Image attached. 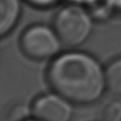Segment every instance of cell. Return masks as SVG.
Listing matches in <instances>:
<instances>
[{"label": "cell", "instance_id": "obj_8", "mask_svg": "<svg viewBox=\"0 0 121 121\" xmlns=\"http://www.w3.org/2000/svg\"><path fill=\"white\" fill-rule=\"evenodd\" d=\"M102 121H121V101L112 102L105 107Z\"/></svg>", "mask_w": 121, "mask_h": 121}, {"label": "cell", "instance_id": "obj_10", "mask_svg": "<svg viewBox=\"0 0 121 121\" xmlns=\"http://www.w3.org/2000/svg\"><path fill=\"white\" fill-rule=\"evenodd\" d=\"M115 11H121V0H107Z\"/></svg>", "mask_w": 121, "mask_h": 121}, {"label": "cell", "instance_id": "obj_7", "mask_svg": "<svg viewBox=\"0 0 121 121\" xmlns=\"http://www.w3.org/2000/svg\"><path fill=\"white\" fill-rule=\"evenodd\" d=\"M92 18L97 21H106L113 16L115 9L107 0H95L86 6Z\"/></svg>", "mask_w": 121, "mask_h": 121}, {"label": "cell", "instance_id": "obj_4", "mask_svg": "<svg viewBox=\"0 0 121 121\" xmlns=\"http://www.w3.org/2000/svg\"><path fill=\"white\" fill-rule=\"evenodd\" d=\"M31 111L32 116L40 121H70L73 114L72 103L55 91L39 96Z\"/></svg>", "mask_w": 121, "mask_h": 121}, {"label": "cell", "instance_id": "obj_2", "mask_svg": "<svg viewBox=\"0 0 121 121\" xmlns=\"http://www.w3.org/2000/svg\"><path fill=\"white\" fill-rule=\"evenodd\" d=\"M94 20L87 8L72 3L63 6L56 13L53 28L64 46L77 48L91 35Z\"/></svg>", "mask_w": 121, "mask_h": 121}, {"label": "cell", "instance_id": "obj_9", "mask_svg": "<svg viewBox=\"0 0 121 121\" xmlns=\"http://www.w3.org/2000/svg\"><path fill=\"white\" fill-rule=\"evenodd\" d=\"M29 4L39 9H47L55 5L60 0H26Z\"/></svg>", "mask_w": 121, "mask_h": 121}, {"label": "cell", "instance_id": "obj_1", "mask_svg": "<svg viewBox=\"0 0 121 121\" xmlns=\"http://www.w3.org/2000/svg\"><path fill=\"white\" fill-rule=\"evenodd\" d=\"M47 80L53 91L72 104H92L106 89L105 68L95 56L82 51L55 56L47 70Z\"/></svg>", "mask_w": 121, "mask_h": 121}, {"label": "cell", "instance_id": "obj_6", "mask_svg": "<svg viewBox=\"0 0 121 121\" xmlns=\"http://www.w3.org/2000/svg\"><path fill=\"white\" fill-rule=\"evenodd\" d=\"M106 89L121 96V57L112 60L105 68Z\"/></svg>", "mask_w": 121, "mask_h": 121}, {"label": "cell", "instance_id": "obj_5", "mask_svg": "<svg viewBox=\"0 0 121 121\" xmlns=\"http://www.w3.org/2000/svg\"><path fill=\"white\" fill-rule=\"evenodd\" d=\"M21 0H0V35H8L18 23Z\"/></svg>", "mask_w": 121, "mask_h": 121}, {"label": "cell", "instance_id": "obj_12", "mask_svg": "<svg viewBox=\"0 0 121 121\" xmlns=\"http://www.w3.org/2000/svg\"><path fill=\"white\" fill-rule=\"evenodd\" d=\"M25 121H40V120L37 119V118H35V117H33V118H28V119L25 120Z\"/></svg>", "mask_w": 121, "mask_h": 121}, {"label": "cell", "instance_id": "obj_3", "mask_svg": "<svg viewBox=\"0 0 121 121\" xmlns=\"http://www.w3.org/2000/svg\"><path fill=\"white\" fill-rule=\"evenodd\" d=\"M62 45L54 28L40 23L29 27L20 37L23 54L34 60L54 59L59 55Z\"/></svg>", "mask_w": 121, "mask_h": 121}, {"label": "cell", "instance_id": "obj_11", "mask_svg": "<svg viewBox=\"0 0 121 121\" xmlns=\"http://www.w3.org/2000/svg\"><path fill=\"white\" fill-rule=\"evenodd\" d=\"M72 3H77V4H81V5H89L91 2H94L95 0H70Z\"/></svg>", "mask_w": 121, "mask_h": 121}]
</instances>
